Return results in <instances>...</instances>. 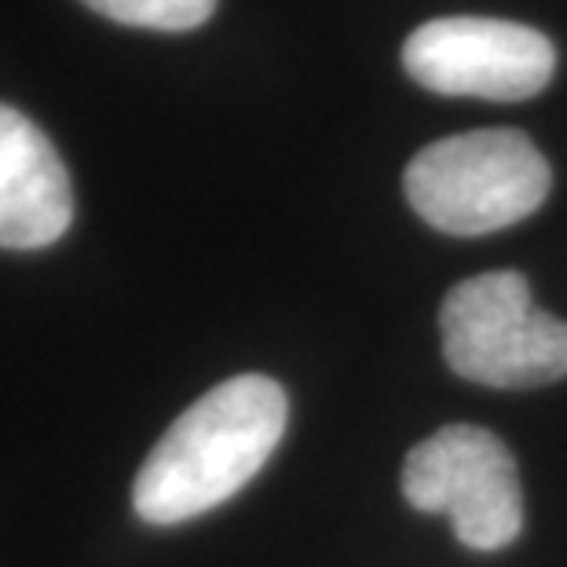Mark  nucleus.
<instances>
[{
  "label": "nucleus",
  "mask_w": 567,
  "mask_h": 567,
  "mask_svg": "<svg viewBox=\"0 0 567 567\" xmlns=\"http://www.w3.org/2000/svg\"><path fill=\"white\" fill-rule=\"evenodd\" d=\"M286 392L264 373L216 384L173 421L143 462L132 505L147 524H184L235 498L286 432Z\"/></svg>",
  "instance_id": "nucleus-1"
},
{
  "label": "nucleus",
  "mask_w": 567,
  "mask_h": 567,
  "mask_svg": "<svg viewBox=\"0 0 567 567\" xmlns=\"http://www.w3.org/2000/svg\"><path fill=\"white\" fill-rule=\"evenodd\" d=\"M542 151L516 128H476L432 143L406 165L414 213L443 235L476 238L527 220L549 195Z\"/></svg>",
  "instance_id": "nucleus-2"
},
{
  "label": "nucleus",
  "mask_w": 567,
  "mask_h": 567,
  "mask_svg": "<svg viewBox=\"0 0 567 567\" xmlns=\"http://www.w3.org/2000/svg\"><path fill=\"white\" fill-rule=\"evenodd\" d=\"M443 359L457 378L487 389H538L567 378V322L530 300L520 271L457 282L440 308Z\"/></svg>",
  "instance_id": "nucleus-3"
},
{
  "label": "nucleus",
  "mask_w": 567,
  "mask_h": 567,
  "mask_svg": "<svg viewBox=\"0 0 567 567\" xmlns=\"http://www.w3.org/2000/svg\"><path fill=\"white\" fill-rule=\"evenodd\" d=\"M403 498L421 513L451 516L462 546L494 553L524 527V494L513 454L494 432L446 425L406 454Z\"/></svg>",
  "instance_id": "nucleus-4"
},
{
  "label": "nucleus",
  "mask_w": 567,
  "mask_h": 567,
  "mask_svg": "<svg viewBox=\"0 0 567 567\" xmlns=\"http://www.w3.org/2000/svg\"><path fill=\"white\" fill-rule=\"evenodd\" d=\"M403 66L436 95L520 103L538 95L557 70L546 33L509 19L446 16L417 27L403 44Z\"/></svg>",
  "instance_id": "nucleus-5"
},
{
  "label": "nucleus",
  "mask_w": 567,
  "mask_h": 567,
  "mask_svg": "<svg viewBox=\"0 0 567 567\" xmlns=\"http://www.w3.org/2000/svg\"><path fill=\"white\" fill-rule=\"evenodd\" d=\"M74 224L70 173L52 140L0 103V249H48Z\"/></svg>",
  "instance_id": "nucleus-6"
},
{
  "label": "nucleus",
  "mask_w": 567,
  "mask_h": 567,
  "mask_svg": "<svg viewBox=\"0 0 567 567\" xmlns=\"http://www.w3.org/2000/svg\"><path fill=\"white\" fill-rule=\"evenodd\" d=\"M95 16L114 19L122 27L158 30V33H187L213 19L216 0H81Z\"/></svg>",
  "instance_id": "nucleus-7"
}]
</instances>
